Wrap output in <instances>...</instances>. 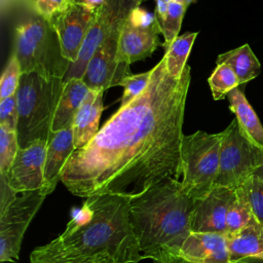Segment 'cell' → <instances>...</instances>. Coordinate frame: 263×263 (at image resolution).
Listing matches in <instances>:
<instances>
[{
  "instance_id": "obj_28",
  "label": "cell",
  "mask_w": 263,
  "mask_h": 263,
  "mask_svg": "<svg viewBox=\"0 0 263 263\" xmlns=\"http://www.w3.org/2000/svg\"><path fill=\"white\" fill-rule=\"evenodd\" d=\"M18 149L17 133L0 127V175H6Z\"/></svg>"
},
{
  "instance_id": "obj_29",
  "label": "cell",
  "mask_w": 263,
  "mask_h": 263,
  "mask_svg": "<svg viewBox=\"0 0 263 263\" xmlns=\"http://www.w3.org/2000/svg\"><path fill=\"white\" fill-rule=\"evenodd\" d=\"M151 73L152 70H148L139 74H130L119 83V86L123 87L120 106L127 105L130 101L143 92L150 80Z\"/></svg>"
},
{
  "instance_id": "obj_38",
  "label": "cell",
  "mask_w": 263,
  "mask_h": 263,
  "mask_svg": "<svg viewBox=\"0 0 263 263\" xmlns=\"http://www.w3.org/2000/svg\"><path fill=\"white\" fill-rule=\"evenodd\" d=\"M97 263H116L112 258H110L109 256H102Z\"/></svg>"
},
{
  "instance_id": "obj_25",
  "label": "cell",
  "mask_w": 263,
  "mask_h": 263,
  "mask_svg": "<svg viewBox=\"0 0 263 263\" xmlns=\"http://www.w3.org/2000/svg\"><path fill=\"white\" fill-rule=\"evenodd\" d=\"M186 8L187 7L183 3L176 2L173 0L171 1L166 15L159 26L160 31L164 37L163 46L165 47V49L178 37Z\"/></svg>"
},
{
  "instance_id": "obj_32",
  "label": "cell",
  "mask_w": 263,
  "mask_h": 263,
  "mask_svg": "<svg viewBox=\"0 0 263 263\" xmlns=\"http://www.w3.org/2000/svg\"><path fill=\"white\" fill-rule=\"evenodd\" d=\"M33 10V13L42 17L46 22L61 10H63L71 0H28Z\"/></svg>"
},
{
  "instance_id": "obj_44",
  "label": "cell",
  "mask_w": 263,
  "mask_h": 263,
  "mask_svg": "<svg viewBox=\"0 0 263 263\" xmlns=\"http://www.w3.org/2000/svg\"><path fill=\"white\" fill-rule=\"evenodd\" d=\"M82 2H83V0H82Z\"/></svg>"
},
{
  "instance_id": "obj_26",
  "label": "cell",
  "mask_w": 263,
  "mask_h": 263,
  "mask_svg": "<svg viewBox=\"0 0 263 263\" xmlns=\"http://www.w3.org/2000/svg\"><path fill=\"white\" fill-rule=\"evenodd\" d=\"M23 75L20 61L14 52L10 55L0 78V100L16 93Z\"/></svg>"
},
{
  "instance_id": "obj_36",
  "label": "cell",
  "mask_w": 263,
  "mask_h": 263,
  "mask_svg": "<svg viewBox=\"0 0 263 263\" xmlns=\"http://www.w3.org/2000/svg\"><path fill=\"white\" fill-rule=\"evenodd\" d=\"M235 263H263V259L259 257H248L240 259Z\"/></svg>"
},
{
  "instance_id": "obj_19",
  "label": "cell",
  "mask_w": 263,
  "mask_h": 263,
  "mask_svg": "<svg viewBox=\"0 0 263 263\" xmlns=\"http://www.w3.org/2000/svg\"><path fill=\"white\" fill-rule=\"evenodd\" d=\"M226 237L231 263L263 254V226L254 216L243 228Z\"/></svg>"
},
{
  "instance_id": "obj_8",
  "label": "cell",
  "mask_w": 263,
  "mask_h": 263,
  "mask_svg": "<svg viewBox=\"0 0 263 263\" xmlns=\"http://www.w3.org/2000/svg\"><path fill=\"white\" fill-rule=\"evenodd\" d=\"M141 0H104L96 9L95 20L84 39L78 59L72 64L64 80L82 78L95 51L113 33L120 30Z\"/></svg>"
},
{
  "instance_id": "obj_24",
  "label": "cell",
  "mask_w": 263,
  "mask_h": 263,
  "mask_svg": "<svg viewBox=\"0 0 263 263\" xmlns=\"http://www.w3.org/2000/svg\"><path fill=\"white\" fill-rule=\"evenodd\" d=\"M208 82L215 100L224 99L229 91L240 85L235 72L227 64H217Z\"/></svg>"
},
{
  "instance_id": "obj_31",
  "label": "cell",
  "mask_w": 263,
  "mask_h": 263,
  "mask_svg": "<svg viewBox=\"0 0 263 263\" xmlns=\"http://www.w3.org/2000/svg\"><path fill=\"white\" fill-rule=\"evenodd\" d=\"M105 255L99 256H81V257H62L53 256L40 252L35 249L30 255V263H97Z\"/></svg>"
},
{
  "instance_id": "obj_6",
  "label": "cell",
  "mask_w": 263,
  "mask_h": 263,
  "mask_svg": "<svg viewBox=\"0 0 263 263\" xmlns=\"http://www.w3.org/2000/svg\"><path fill=\"white\" fill-rule=\"evenodd\" d=\"M222 132L197 130L184 135L181 143L180 170L183 190L194 200L208 194L217 179L220 164Z\"/></svg>"
},
{
  "instance_id": "obj_13",
  "label": "cell",
  "mask_w": 263,
  "mask_h": 263,
  "mask_svg": "<svg viewBox=\"0 0 263 263\" xmlns=\"http://www.w3.org/2000/svg\"><path fill=\"white\" fill-rule=\"evenodd\" d=\"M234 197V189L214 186L208 194L196 199L191 218L192 232H213L226 235V216Z\"/></svg>"
},
{
  "instance_id": "obj_41",
  "label": "cell",
  "mask_w": 263,
  "mask_h": 263,
  "mask_svg": "<svg viewBox=\"0 0 263 263\" xmlns=\"http://www.w3.org/2000/svg\"><path fill=\"white\" fill-rule=\"evenodd\" d=\"M173 1H176V2H180V3H185V0H173ZM185 5V4H184Z\"/></svg>"
},
{
  "instance_id": "obj_12",
  "label": "cell",
  "mask_w": 263,
  "mask_h": 263,
  "mask_svg": "<svg viewBox=\"0 0 263 263\" xmlns=\"http://www.w3.org/2000/svg\"><path fill=\"white\" fill-rule=\"evenodd\" d=\"M46 148L43 139L20 148L6 175H0L17 194L43 189Z\"/></svg>"
},
{
  "instance_id": "obj_17",
  "label": "cell",
  "mask_w": 263,
  "mask_h": 263,
  "mask_svg": "<svg viewBox=\"0 0 263 263\" xmlns=\"http://www.w3.org/2000/svg\"><path fill=\"white\" fill-rule=\"evenodd\" d=\"M105 90H89L72 125L75 150L84 147L98 134L99 122L104 110L103 95Z\"/></svg>"
},
{
  "instance_id": "obj_18",
  "label": "cell",
  "mask_w": 263,
  "mask_h": 263,
  "mask_svg": "<svg viewBox=\"0 0 263 263\" xmlns=\"http://www.w3.org/2000/svg\"><path fill=\"white\" fill-rule=\"evenodd\" d=\"M89 90L82 78L64 80L62 95L52 120L51 134L73 125L74 118Z\"/></svg>"
},
{
  "instance_id": "obj_34",
  "label": "cell",
  "mask_w": 263,
  "mask_h": 263,
  "mask_svg": "<svg viewBox=\"0 0 263 263\" xmlns=\"http://www.w3.org/2000/svg\"><path fill=\"white\" fill-rule=\"evenodd\" d=\"M154 263H194L191 261H188L184 258H182L179 255H174L171 253L162 252L158 254L154 259Z\"/></svg>"
},
{
  "instance_id": "obj_43",
  "label": "cell",
  "mask_w": 263,
  "mask_h": 263,
  "mask_svg": "<svg viewBox=\"0 0 263 263\" xmlns=\"http://www.w3.org/2000/svg\"><path fill=\"white\" fill-rule=\"evenodd\" d=\"M259 258H262V259H263V254H262V255H261Z\"/></svg>"
},
{
  "instance_id": "obj_40",
  "label": "cell",
  "mask_w": 263,
  "mask_h": 263,
  "mask_svg": "<svg viewBox=\"0 0 263 263\" xmlns=\"http://www.w3.org/2000/svg\"><path fill=\"white\" fill-rule=\"evenodd\" d=\"M192 1H193V0H185V3H184V4H185V6H186V7H188V6L191 4V2H192Z\"/></svg>"
},
{
  "instance_id": "obj_20",
  "label": "cell",
  "mask_w": 263,
  "mask_h": 263,
  "mask_svg": "<svg viewBox=\"0 0 263 263\" xmlns=\"http://www.w3.org/2000/svg\"><path fill=\"white\" fill-rule=\"evenodd\" d=\"M229 108L234 113L243 133L263 149V126L242 90L236 87L228 92Z\"/></svg>"
},
{
  "instance_id": "obj_5",
  "label": "cell",
  "mask_w": 263,
  "mask_h": 263,
  "mask_svg": "<svg viewBox=\"0 0 263 263\" xmlns=\"http://www.w3.org/2000/svg\"><path fill=\"white\" fill-rule=\"evenodd\" d=\"M14 50L23 73L64 78L71 66L62 55L58 36L48 22L33 14L14 29Z\"/></svg>"
},
{
  "instance_id": "obj_30",
  "label": "cell",
  "mask_w": 263,
  "mask_h": 263,
  "mask_svg": "<svg viewBox=\"0 0 263 263\" xmlns=\"http://www.w3.org/2000/svg\"><path fill=\"white\" fill-rule=\"evenodd\" d=\"M18 123V110L16 95L0 100V127L16 132Z\"/></svg>"
},
{
  "instance_id": "obj_27",
  "label": "cell",
  "mask_w": 263,
  "mask_h": 263,
  "mask_svg": "<svg viewBox=\"0 0 263 263\" xmlns=\"http://www.w3.org/2000/svg\"><path fill=\"white\" fill-rule=\"evenodd\" d=\"M253 216L263 226V180L253 175L241 186Z\"/></svg>"
},
{
  "instance_id": "obj_35",
  "label": "cell",
  "mask_w": 263,
  "mask_h": 263,
  "mask_svg": "<svg viewBox=\"0 0 263 263\" xmlns=\"http://www.w3.org/2000/svg\"><path fill=\"white\" fill-rule=\"evenodd\" d=\"M172 0H156V7H155V20L160 26L162 21L164 20L170 3ZM160 28V27H159Z\"/></svg>"
},
{
  "instance_id": "obj_4",
  "label": "cell",
  "mask_w": 263,
  "mask_h": 263,
  "mask_svg": "<svg viewBox=\"0 0 263 263\" xmlns=\"http://www.w3.org/2000/svg\"><path fill=\"white\" fill-rule=\"evenodd\" d=\"M63 85L64 78L47 77L36 72L23 73L15 93L20 148L40 139L48 140Z\"/></svg>"
},
{
  "instance_id": "obj_16",
  "label": "cell",
  "mask_w": 263,
  "mask_h": 263,
  "mask_svg": "<svg viewBox=\"0 0 263 263\" xmlns=\"http://www.w3.org/2000/svg\"><path fill=\"white\" fill-rule=\"evenodd\" d=\"M75 151L72 126L52 133L47 140L44 165V186L42 191L48 195L61 181L62 172Z\"/></svg>"
},
{
  "instance_id": "obj_39",
  "label": "cell",
  "mask_w": 263,
  "mask_h": 263,
  "mask_svg": "<svg viewBox=\"0 0 263 263\" xmlns=\"http://www.w3.org/2000/svg\"><path fill=\"white\" fill-rule=\"evenodd\" d=\"M254 175L258 176L260 179H262V180H263V165H262L261 167H259V168L256 171V173H255Z\"/></svg>"
},
{
  "instance_id": "obj_37",
  "label": "cell",
  "mask_w": 263,
  "mask_h": 263,
  "mask_svg": "<svg viewBox=\"0 0 263 263\" xmlns=\"http://www.w3.org/2000/svg\"><path fill=\"white\" fill-rule=\"evenodd\" d=\"M103 2H104V0H83V3H85L87 6L95 8V9L98 8Z\"/></svg>"
},
{
  "instance_id": "obj_23",
  "label": "cell",
  "mask_w": 263,
  "mask_h": 263,
  "mask_svg": "<svg viewBox=\"0 0 263 263\" xmlns=\"http://www.w3.org/2000/svg\"><path fill=\"white\" fill-rule=\"evenodd\" d=\"M253 218L249 201L241 190L235 189V197L231 202L226 216V235H231L243 228Z\"/></svg>"
},
{
  "instance_id": "obj_11",
  "label": "cell",
  "mask_w": 263,
  "mask_h": 263,
  "mask_svg": "<svg viewBox=\"0 0 263 263\" xmlns=\"http://www.w3.org/2000/svg\"><path fill=\"white\" fill-rule=\"evenodd\" d=\"M119 32L120 30L116 31L102 43L86 66L82 79L91 90H106L119 86V83L132 74L130 65L117 59Z\"/></svg>"
},
{
  "instance_id": "obj_7",
  "label": "cell",
  "mask_w": 263,
  "mask_h": 263,
  "mask_svg": "<svg viewBox=\"0 0 263 263\" xmlns=\"http://www.w3.org/2000/svg\"><path fill=\"white\" fill-rule=\"evenodd\" d=\"M263 165V149L255 144L234 118L222 132L220 164L215 186L239 188Z\"/></svg>"
},
{
  "instance_id": "obj_3",
  "label": "cell",
  "mask_w": 263,
  "mask_h": 263,
  "mask_svg": "<svg viewBox=\"0 0 263 263\" xmlns=\"http://www.w3.org/2000/svg\"><path fill=\"white\" fill-rule=\"evenodd\" d=\"M195 200L182 188L180 180L170 178L130 199V220L145 259L162 252L179 255L192 232Z\"/></svg>"
},
{
  "instance_id": "obj_14",
  "label": "cell",
  "mask_w": 263,
  "mask_h": 263,
  "mask_svg": "<svg viewBox=\"0 0 263 263\" xmlns=\"http://www.w3.org/2000/svg\"><path fill=\"white\" fill-rule=\"evenodd\" d=\"M158 33L161 31L157 22L150 26H138L128 16L119 32L117 59L130 65L150 57L160 45Z\"/></svg>"
},
{
  "instance_id": "obj_15",
  "label": "cell",
  "mask_w": 263,
  "mask_h": 263,
  "mask_svg": "<svg viewBox=\"0 0 263 263\" xmlns=\"http://www.w3.org/2000/svg\"><path fill=\"white\" fill-rule=\"evenodd\" d=\"M179 256L194 263H231L227 237L213 232H191Z\"/></svg>"
},
{
  "instance_id": "obj_33",
  "label": "cell",
  "mask_w": 263,
  "mask_h": 263,
  "mask_svg": "<svg viewBox=\"0 0 263 263\" xmlns=\"http://www.w3.org/2000/svg\"><path fill=\"white\" fill-rule=\"evenodd\" d=\"M17 193L7 184L6 180L0 176V212L9 205Z\"/></svg>"
},
{
  "instance_id": "obj_2",
  "label": "cell",
  "mask_w": 263,
  "mask_h": 263,
  "mask_svg": "<svg viewBox=\"0 0 263 263\" xmlns=\"http://www.w3.org/2000/svg\"><path fill=\"white\" fill-rule=\"evenodd\" d=\"M37 249L62 257L105 255L116 263L145 259L132 225L130 199L109 193L86 197L64 232Z\"/></svg>"
},
{
  "instance_id": "obj_10",
  "label": "cell",
  "mask_w": 263,
  "mask_h": 263,
  "mask_svg": "<svg viewBox=\"0 0 263 263\" xmlns=\"http://www.w3.org/2000/svg\"><path fill=\"white\" fill-rule=\"evenodd\" d=\"M96 9L83 2L71 0L49 22L58 36L62 55L71 65L78 59L84 39L95 20Z\"/></svg>"
},
{
  "instance_id": "obj_42",
  "label": "cell",
  "mask_w": 263,
  "mask_h": 263,
  "mask_svg": "<svg viewBox=\"0 0 263 263\" xmlns=\"http://www.w3.org/2000/svg\"><path fill=\"white\" fill-rule=\"evenodd\" d=\"M74 1H77V2H82V0H74Z\"/></svg>"
},
{
  "instance_id": "obj_22",
  "label": "cell",
  "mask_w": 263,
  "mask_h": 263,
  "mask_svg": "<svg viewBox=\"0 0 263 263\" xmlns=\"http://www.w3.org/2000/svg\"><path fill=\"white\" fill-rule=\"evenodd\" d=\"M197 34V32H186L178 36L166 48L163 57L165 59L166 70L171 76L179 78L182 75L187 66L186 62Z\"/></svg>"
},
{
  "instance_id": "obj_21",
  "label": "cell",
  "mask_w": 263,
  "mask_h": 263,
  "mask_svg": "<svg viewBox=\"0 0 263 263\" xmlns=\"http://www.w3.org/2000/svg\"><path fill=\"white\" fill-rule=\"evenodd\" d=\"M217 64L229 65L235 72L240 85L253 80L261 72V64L249 44L219 54Z\"/></svg>"
},
{
  "instance_id": "obj_9",
  "label": "cell",
  "mask_w": 263,
  "mask_h": 263,
  "mask_svg": "<svg viewBox=\"0 0 263 263\" xmlns=\"http://www.w3.org/2000/svg\"><path fill=\"white\" fill-rule=\"evenodd\" d=\"M47 195L42 190L18 193L0 212V261L18 260L24 235Z\"/></svg>"
},
{
  "instance_id": "obj_1",
  "label": "cell",
  "mask_w": 263,
  "mask_h": 263,
  "mask_svg": "<svg viewBox=\"0 0 263 263\" xmlns=\"http://www.w3.org/2000/svg\"><path fill=\"white\" fill-rule=\"evenodd\" d=\"M146 88L120 108L67 161L61 182L74 195L116 194L133 199L158 183L181 179L183 121L191 80L187 65L179 78L164 57Z\"/></svg>"
}]
</instances>
